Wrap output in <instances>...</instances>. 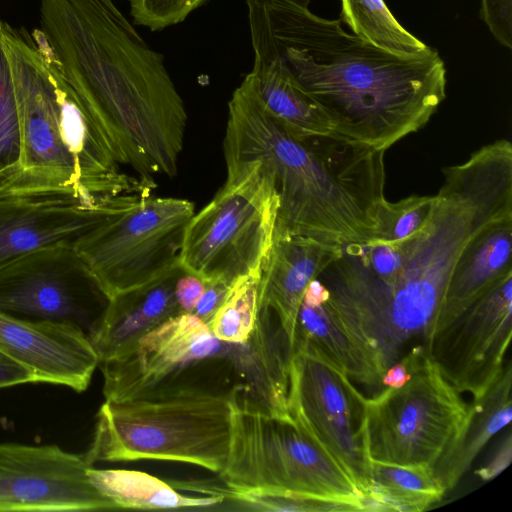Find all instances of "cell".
<instances>
[{
  "label": "cell",
  "mask_w": 512,
  "mask_h": 512,
  "mask_svg": "<svg viewBox=\"0 0 512 512\" xmlns=\"http://www.w3.org/2000/svg\"><path fill=\"white\" fill-rule=\"evenodd\" d=\"M35 382L33 373L0 351V388Z\"/></svg>",
  "instance_id": "cell-36"
},
{
  "label": "cell",
  "mask_w": 512,
  "mask_h": 512,
  "mask_svg": "<svg viewBox=\"0 0 512 512\" xmlns=\"http://www.w3.org/2000/svg\"><path fill=\"white\" fill-rule=\"evenodd\" d=\"M410 378L409 367L406 359L402 357L398 362L391 365L382 377L384 387L398 388L404 385Z\"/></svg>",
  "instance_id": "cell-37"
},
{
  "label": "cell",
  "mask_w": 512,
  "mask_h": 512,
  "mask_svg": "<svg viewBox=\"0 0 512 512\" xmlns=\"http://www.w3.org/2000/svg\"><path fill=\"white\" fill-rule=\"evenodd\" d=\"M434 196L412 195L397 202L385 199L377 212L375 243L400 242L418 231L428 220Z\"/></svg>",
  "instance_id": "cell-29"
},
{
  "label": "cell",
  "mask_w": 512,
  "mask_h": 512,
  "mask_svg": "<svg viewBox=\"0 0 512 512\" xmlns=\"http://www.w3.org/2000/svg\"><path fill=\"white\" fill-rule=\"evenodd\" d=\"M403 357L409 380L401 387H384L365 397L364 448L370 461L434 467L459 437L470 405L423 346Z\"/></svg>",
  "instance_id": "cell-9"
},
{
  "label": "cell",
  "mask_w": 512,
  "mask_h": 512,
  "mask_svg": "<svg viewBox=\"0 0 512 512\" xmlns=\"http://www.w3.org/2000/svg\"><path fill=\"white\" fill-rule=\"evenodd\" d=\"M205 290V282L182 271L175 284V298L182 313H192Z\"/></svg>",
  "instance_id": "cell-33"
},
{
  "label": "cell",
  "mask_w": 512,
  "mask_h": 512,
  "mask_svg": "<svg viewBox=\"0 0 512 512\" xmlns=\"http://www.w3.org/2000/svg\"><path fill=\"white\" fill-rule=\"evenodd\" d=\"M365 396L339 369L303 349H295L288 368L289 415L350 475L367 500L370 460L363 444Z\"/></svg>",
  "instance_id": "cell-11"
},
{
  "label": "cell",
  "mask_w": 512,
  "mask_h": 512,
  "mask_svg": "<svg viewBox=\"0 0 512 512\" xmlns=\"http://www.w3.org/2000/svg\"><path fill=\"white\" fill-rule=\"evenodd\" d=\"M486 227L472 204L441 194L427 222L400 241L402 265L391 278L370 280L330 265L318 276L329 299L376 349L385 371L413 341L425 342L456 263Z\"/></svg>",
  "instance_id": "cell-4"
},
{
  "label": "cell",
  "mask_w": 512,
  "mask_h": 512,
  "mask_svg": "<svg viewBox=\"0 0 512 512\" xmlns=\"http://www.w3.org/2000/svg\"><path fill=\"white\" fill-rule=\"evenodd\" d=\"M309 4L245 0L254 57L279 62L345 138L386 151L424 127L446 96L438 52H387Z\"/></svg>",
  "instance_id": "cell-1"
},
{
  "label": "cell",
  "mask_w": 512,
  "mask_h": 512,
  "mask_svg": "<svg viewBox=\"0 0 512 512\" xmlns=\"http://www.w3.org/2000/svg\"><path fill=\"white\" fill-rule=\"evenodd\" d=\"M230 405V449L219 473L228 490L300 494L369 511L366 497L345 469L253 385L232 386Z\"/></svg>",
  "instance_id": "cell-6"
},
{
  "label": "cell",
  "mask_w": 512,
  "mask_h": 512,
  "mask_svg": "<svg viewBox=\"0 0 512 512\" xmlns=\"http://www.w3.org/2000/svg\"><path fill=\"white\" fill-rule=\"evenodd\" d=\"M84 454L57 445L0 444V511L115 509L88 476Z\"/></svg>",
  "instance_id": "cell-15"
},
{
  "label": "cell",
  "mask_w": 512,
  "mask_h": 512,
  "mask_svg": "<svg viewBox=\"0 0 512 512\" xmlns=\"http://www.w3.org/2000/svg\"><path fill=\"white\" fill-rule=\"evenodd\" d=\"M265 109L299 137L334 133L322 107L276 60L254 57L245 76Z\"/></svg>",
  "instance_id": "cell-23"
},
{
  "label": "cell",
  "mask_w": 512,
  "mask_h": 512,
  "mask_svg": "<svg viewBox=\"0 0 512 512\" xmlns=\"http://www.w3.org/2000/svg\"><path fill=\"white\" fill-rule=\"evenodd\" d=\"M512 437L510 430L493 451L487 463L475 470V475L482 481H489L498 476L511 462Z\"/></svg>",
  "instance_id": "cell-35"
},
{
  "label": "cell",
  "mask_w": 512,
  "mask_h": 512,
  "mask_svg": "<svg viewBox=\"0 0 512 512\" xmlns=\"http://www.w3.org/2000/svg\"><path fill=\"white\" fill-rule=\"evenodd\" d=\"M225 499L246 510L282 512L359 511L351 504L292 493L233 492L221 489Z\"/></svg>",
  "instance_id": "cell-30"
},
{
  "label": "cell",
  "mask_w": 512,
  "mask_h": 512,
  "mask_svg": "<svg viewBox=\"0 0 512 512\" xmlns=\"http://www.w3.org/2000/svg\"><path fill=\"white\" fill-rule=\"evenodd\" d=\"M182 271L178 264L159 278L109 299L90 336L99 363L123 354L146 333L182 313L175 298Z\"/></svg>",
  "instance_id": "cell-20"
},
{
  "label": "cell",
  "mask_w": 512,
  "mask_h": 512,
  "mask_svg": "<svg viewBox=\"0 0 512 512\" xmlns=\"http://www.w3.org/2000/svg\"><path fill=\"white\" fill-rule=\"evenodd\" d=\"M230 390L180 383L105 400L84 455L91 465L154 459L189 463L219 474L231 442Z\"/></svg>",
  "instance_id": "cell-5"
},
{
  "label": "cell",
  "mask_w": 512,
  "mask_h": 512,
  "mask_svg": "<svg viewBox=\"0 0 512 512\" xmlns=\"http://www.w3.org/2000/svg\"><path fill=\"white\" fill-rule=\"evenodd\" d=\"M372 511H422L446 493L429 465L370 461Z\"/></svg>",
  "instance_id": "cell-25"
},
{
  "label": "cell",
  "mask_w": 512,
  "mask_h": 512,
  "mask_svg": "<svg viewBox=\"0 0 512 512\" xmlns=\"http://www.w3.org/2000/svg\"><path fill=\"white\" fill-rule=\"evenodd\" d=\"M108 297L75 246L35 250L0 268V312L71 324L90 339Z\"/></svg>",
  "instance_id": "cell-12"
},
{
  "label": "cell",
  "mask_w": 512,
  "mask_h": 512,
  "mask_svg": "<svg viewBox=\"0 0 512 512\" xmlns=\"http://www.w3.org/2000/svg\"><path fill=\"white\" fill-rule=\"evenodd\" d=\"M101 201L69 190H0V268L44 247L75 246L95 226Z\"/></svg>",
  "instance_id": "cell-16"
},
{
  "label": "cell",
  "mask_w": 512,
  "mask_h": 512,
  "mask_svg": "<svg viewBox=\"0 0 512 512\" xmlns=\"http://www.w3.org/2000/svg\"><path fill=\"white\" fill-rule=\"evenodd\" d=\"M511 334L512 273L429 337L423 347L447 381L475 400L501 374Z\"/></svg>",
  "instance_id": "cell-14"
},
{
  "label": "cell",
  "mask_w": 512,
  "mask_h": 512,
  "mask_svg": "<svg viewBox=\"0 0 512 512\" xmlns=\"http://www.w3.org/2000/svg\"><path fill=\"white\" fill-rule=\"evenodd\" d=\"M226 170L223 187L187 224L179 265L205 283L232 285L261 275L275 238L279 196L272 175L256 161Z\"/></svg>",
  "instance_id": "cell-7"
},
{
  "label": "cell",
  "mask_w": 512,
  "mask_h": 512,
  "mask_svg": "<svg viewBox=\"0 0 512 512\" xmlns=\"http://www.w3.org/2000/svg\"><path fill=\"white\" fill-rule=\"evenodd\" d=\"M135 23L152 31L182 22L206 0H128Z\"/></svg>",
  "instance_id": "cell-31"
},
{
  "label": "cell",
  "mask_w": 512,
  "mask_h": 512,
  "mask_svg": "<svg viewBox=\"0 0 512 512\" xmlns=\"http://www.w3.org/2000/svg\"><path fill=\"white\" fill-rule=\"evenodd\" d=\"M511 252L512 217L493 223L479 234L456 263L425 341L512 273Z\"/></svg>",
  "instance_id": "cell-21"
},
{
  "label": "cell",
  "mask_w": 512,
  "mask_h": 512,
  "mask_svg": "<svg viewBox=\"0 0 512 512\" xmlns=\"http://www.w3.org/2000/svg\"><path fill=\"white\" fill-rule=\"evenodd\" d=\"M2 42L14 84L21 143L20 172L7 190H69L96 200L83 190L63 141L59 85L31 32L3 22Z\"/></svg>",
  "instance_id": "cell-10"
},
{
  "label": "cell",
  "mask_w": 512,
  "mask_h": 512,
  "mask_svg": "<svg viewBox=\"0 0 512 512\" xmlns=\"http://www.w3.org/2000/svg\"><path fill=\"white\" fill-rule=\"evenodd\" d=\"M46 63L144 186L173 177L187 112L162 54L113 0H39L31 32Z\"/></svg>",
  "instance_id": "cell-2"
},
{
  "label": "cell",
  "mask_w": 512,
  "mask_h": 512,
  "mask_svg": "<svg viewBox=\"0 0 512 512\" xmlns=\"http://www.w3.org/2000/svg\"><path fill=\"white\" fill-rule=\"evenodd\" d=\"M480 15L494 38L511 48L512 0H482Z\"/></svg>",
  "instance_id": "cell-32"
},
{
  "label": "cell",
  "mask_w": 512,
  "mask_h": 512,
  "mask_svg": "<svg viewBox=\"0 0 512 512\" xmlns=\"http://www.w3.org/2000/svg\"><path fill=\"white\" fill-rule=\"evenodd\" d=\"M511 387L512 369L508 363L485 394L470 404L459 437L433 467L446 492L455 487L489 440L510 423Z\"/></svg>",
  "instance_id": "cell-22"
},
{
  "label": "cell",
  "mask_w": 512,
  "mask_h": 512,
  "mask_svg": "<svg viewBox=\"0 0 512 512\" xmlns=\"http://www.w3.org/2000/svg\"><path fill=\"white\" fill-rule=\"evenodd\" d=\"M340 1V20L364 41L398 55H417L429 48L402 27L384 0Z\"/></svg>",
  "instance_id": "cell-26"
},
{
  "label": "cell",
  "mask_w": 512,
  "mask_h": 512,
  "mask_svg": "<svg viewBox=\"0 0 512 512\" xmlns=\"http://www.w3.org/2000/svg\"><path fill=\"white\" fill-rule=\"evenodd\" d=\"M295 349L323 358L352 381L376 392L384 388L385 368L376 349L330 299L317 306L301 303Z\"/></svg>",
  "instance_id": "cell-19"
},
{
  "label": "cell",
  "mask_w": 512,
  "mask_h": 512,
  "mask_svg": "<svg viewBox=\"0 0 512 512\" xmlns=\"http://www.w3.org/2000/svg\"><path fill=\"white\" fill-rule=\"evenodd\" d=\"M230 345L217 339L194 314L174 316L123 354L99 363L105 399L121 400L165 385L196 382L189 375L224 360Z\"/></svg>",
  "instance_id": "cell-13"
},
{
  "label": "cell",
  "mask_w": 512,
  "mask_h": 512,
  "mask_svg": "<svg viewBox=\"0 0 512 512\" xmlns=\"http://www.w3.org/2000/svg\"><path fill=\"white\" fill-rule=\"evenodd\" d=\"M230 287L231 285L220 281L205 283L204 293L192 314L208 324L225 299Z\"/></svg>",
  "instance_id": "cell-34"
},
{
  "label": "cell",
  "mask_w": 512,
  "mask_h": 512,
  "mask_svg": "<svg viewBox=\"0 0 512 512\" xmlns=\"http://www.w3.org/2000/svg\"><path fill=\"white\" fill-rule=\"evenodd\" d=\"M0 351L29 369L35 382L83 392L99 365L89 337L78 327L32 321L0 312Z\"/></svg>",
  "instance_id": "cell-17"
},
{
  "label": "cell",
  "mask_w": 512,
  "mask_h": 512,
  "mask_svg": "<svg viewBox=\"0 0 512 512\" xmlns=\"http://www.w3.org/2000/svg\"><path fill=\"white\" fill-rule=\"evenodd\" d=\"M261 275L238 278L230 287L208 326L220 341L245 346L250 341L258 317Z\"/></svg>",
  "instance_id": "cell-27"
},
{
  "label": "cell",
  "mask_w": 512,
  "mask_h": 512,
  "mask_svg": "<svg viewBox=\"0 0 512 512\" xmlns=\"http://www.w3.org/2000/svg\"><path fill=\"white\" fill-rule=\"evenodd\" d=\"M341 247L288 233H275L259 281L256 325L282 338L293 353L297 316L310 282L339 255ZM292 356V355H291Z\"/></svg>",
  "instance_id": "cell-18"
},
{
  "label": "cell",
  "mask_w": 512,
  "mask_h": 512,
  "mask_svg": "<svg viewBox=\"0 0 512 512\" xmlns=\"http://www.w3.org/2000/svg\"><path fill=\"white\" fill-rule=\"evenodd\" d=\"M0 19V190L10 189L20 172L21 143L14 84L2 42Z\"/></svg>",
  "instance_id": "cell-28"
},
{
  "label": "cell",
  "mask_w": 512,
  "mask_h": 512,
  "mask_svg": "<svg viewBox=\"0 0 512 512\" xmlns=\"http://www.w3.org/2000/svg\"><path fill=\"white\" fill-rule=\"evenodd\" d=\"M226 166L256 161L279 196L275 233L342 247L373 240L384 196L385 151L336 133L299 137L253 94L228 108Z\"/></svg>",
  "instance_id": "cell-3"
},
{
  "label": "cell",
  "mask_w": 512,
  "mask_h": 512,
  "mask_svg": "<svg viewBox=\"0 0 512 512\" xmlns=\"http://www.w3.org/2000/svg\"><path fill=\"white\" fill-rule=\"evenodd\" d=\"M88 476L115 509L211 508L225 500L223 495L194 496L182 493L172 482H165L142 471L95 469L92 466Z\"/></svg>",
  "instance_id": "cell-24"
},
{
  "label": "cell",
  "mask_w": 512,
  "mask_h": 512,
  "mask_svg": "<svg viewBox=\"0 0 512 512\" xmlns=\"http://www.w3.org/2000/svg\"><path fill=\"white\" fill-rule=\"evenodd\" d=\"M194 213L189 200L154 197L149 191L106 197L95 226L75 248L110 299L179 264Z\"/></svg>",
  "instance_id": "cell-8"
}]
</instances>
